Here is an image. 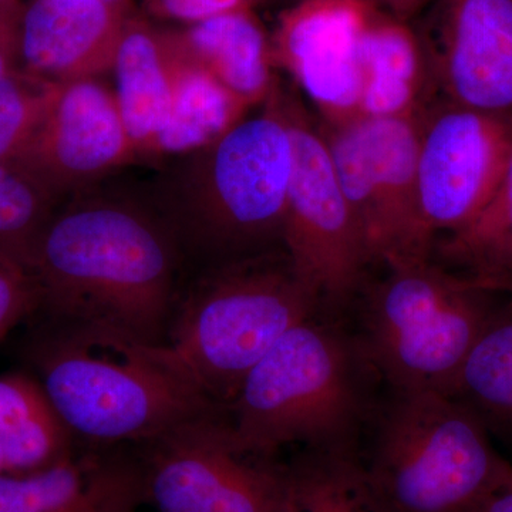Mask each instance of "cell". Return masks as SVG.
Listing matches in <instances>:
<instances>
[{"instance_id": "d4e9b609", "label": "cell", "mask_w": 512, "mask_h": 512, "mask_svg": "<svg viewBox=\"0 0 512 512\" xmlns=\"http://www.w3.org/2000/svg\"><path fill=\"white\" fill-rule=\"evenodd\" d=\"M318 119V117H316ZM320 133L338 177L340 188L362 232L370 264H382L384 234L382 211L377 197L375 177L367 153L360 119L325 123L318 119Z\"/></svg>"}, {"instance_id": "277c9868", "label": "cell", "mask_w": 512, "mask_h": 512, "mask_svg": "<svg viewBox=\"0 0 512 512\" xmlns=\"http://www.w3.org/2000/svg\"><path fill=\"white\" fill-rule=\"evenodd\" d=\"M320 305L284 248L207 266L178 296L161 345L212 406L227 410L256 363Z\"/></svg>"}, {"instance_id": "9c48e42d", "label": "cell", "mask_w": 512, "mask_h": 512, "mask_svg": "<svg viewBox=\"0 0 512 512\" xmlns=\"http://www.w3.org/2000/svg\"><path fill=\"white\" fill-rule=\"evenodd\" d=\"M293 143L284 248L320 303L340 306L359 288L369 255L350 211L318 119L281 84Z\"/></svg>"}, {"instance_id": "8992f818", "label": "cell", "mask_w": 512, "mask_h": 512, "mask_svg": "<svg viewBox=\"0 0 512 512\" xmlns=\"http://www.w3.org/2000/svg\"><path fill=\"white\" fill-rule=\"evenodd\" d=\"M366 464L392 512H476L510 480L483 420L437 392H393Z\"/></svg>"}, {"instance_id": "7402d4cb", "label": "cell", "mask_w": 512, "mask_h": 512, "mask_svg": "<svg viewBox=\"0 0 512 512\" xmlns=\"http://www.w3.org/2000/svg\"><path fill=\"white\" fill-rule=\"evenodd\" d=\"M284 512H392L355 450H308L285 467Z\"/></svg>"}, {"instance_id": "8d00e7d4", "label": "cell", "mask_w": 512, "mask_h": 512, "mask_svg": "<svg viewBox=\"0 0 512 512\" xmlns=\"http://www.w3.org/2000/svg\"><path fill=\"white\" fill-rule=\"evenodd\" d=\"M505 485H508V487H512V473H511L510 480H508V483Z\"/></svg>"}, {"instance_id": "603a6c76", "label": "cell", "mask_w": 512, "mask_h": 512, "mask_svg": "<svg viewBox=\"0 0 512 512\" xmlns=\"http://www.w3.org/2000/svg\"><path fill=\"white\" fill-rule=\"evenodd\" d=\"M440 258L470 281L512 279V157L493 197L468 224L444 235Z\"/></svg>"}, {"instance_id": "2e32d148", "label": "cell", "mask_w": 512, "mask_h": 512, "mask_svg": "<svg viewBox=\"0 0 512 512\" xmlns=\"http://www.w3.org/2000/svg\"><path fill=\"white\" fill-rule=\"evenodd\" d=\"M423 110L393 119H360L382 211L383 265L400 259L431 258L433 254L419 214Z\"/></svg>"}, {"instance_id": "ba28073f", "label": "cell", "mask_w": 512, "mask_h": 512, "mask_svg": "<svg viewBox=\"0 0 512 512\" xmlns=\"http://www.w3.org/2000/svg\"><path fill=\"white\" fill-rule=\"evenodd\" d=\"M141 447L144 494L158 512H284L285 467L239 447L224 410Z\"/></svg>"}, {"instance_id": "d6986e66", "label": "cell", "mask_w": 512, "mask_h": 512, "mask_svg": "<svg viewBox=\"0 0 512 512\" xmlns=\"http://www.w3.org/2000/svg\"><path fill=\"white\" fill-rule=\"evenodd\" d=\"M117 104L140 161L163 130L174 100V57L164 29L134 13L117 49L113 69Z\"/></svg>"}, {"instance_id": "7c38bea8", "label": "cell", "mask_w": 512, "mask_h": 512, "mask_svg": "<svg viewBox=\"0 0 512 512\" xmlns=\"http://www.w3.org/2000/svg\"><path fill=\"white\" fill-rule=\"evenodd\" d=\"M376 0H299L271 35L275 67L305 93L325 123L359 119L362 40Z\"/></svg>"}, {"instance_id": "8fae6325", "label": "cell", "mask_w": 512, "mask_h": 512, "mask_svg": "<svg viewBox=\"0 0 512 512\" xmlns=\"http://www.w3.org/2000/svg\"><path fill=\"white\" fill-rule=\"evenodd\" d=\"M416 29L440 99L512 120V0H431Z\"/></svg>"}, {"instance_id": "52a82bcc", "label": "cell", "mask_w": 512, "mask_h": 512, "mask_svg": "<svg viewBox=\"0 0 512 512\" xmlns=\"http://www.w3.org/2000/svg\"><path fill=\"white\" fill-rule=\"evenodd\" d=\"M363 312V352L392 392L451 396L461 366L494 318L491 292L470 288L431 258L384 265Z\"/></svg>"}, {"instance_id": "4dcf8cb0", "label": "cell", "mask_w": 512, "mask_h": 512, "mask_svg": "<svg viewBox=\"0 0 512 512\" xmlns=\"http://www.w3.org/2000/svg\"><path fill=\"white\" fill-rule=\"evenodd\" d=\"M376 2L396 18L410 22L420 15L421 10L426 9L431 0H376Z\"/></svg>"}, {"instance_id": "cb8c5ba5", "label": "cell", "mask_w": 512, "mask_h": 512, "mask_svg": "<svg viewBox=\"0 0 512 512\" xmlns=\"http://www.w3.org/2000/svg\"><path fill=\"white\" fill-rule=\"evenodd\" d=\"M451 397L512 426V309L495 313L468 353Z\"/></svg>"}, {"instance_id": "ac0fdd59", "label": "cell", "mask_w": 512, "mask_h": 512, "mask_svg": "<svg viewBox=\"0 0 512 512\" xmlns=\"http://www.w3.org/2000/svg\"><path fill=\"white\" fill-rule=\"evenodd\" d=\"M165 30L187 59L211 73L252 109H259L271 96L278 83L271 35L254 9Z\"/></svg>"}, {"instance_id": "44dd1931", "label": "cell", "mask_w": 512, "mask_h": 512, "mask_svg": "<svg viewBox=\"0 0 512 512\" xmlns=\"http://www.w3.org/2000/svg\"><path fill=\"white\" fill-rule=\"evenodd\" d=\"M73 444L36 377L0 376V456L5 474L23 476L55 466L72 456Z\"/></svg>"}, {"instance_id": "30bf717a", "label": "cell", "mask_w": 512, "mask_h": 512, "mask_svg": "<svg viewBox=\"0 0 512 512\" xmlns=\"http://www.w3.org/2000/svg\"><path fill=\"white\" fill-rule=\"evenodd\" d=\"M512 157V120L437 99L424 107L419 151V214L434 247L483 210Z\"/></svg>"}, {"instance_id": "4fadbf2b", "label": "cell", "mask_w": 512, "mask_h": 512, "mask_svg": "<svg viewBox=\"0 0 512 512\" xmlns=\"http://www.w3.org/2000/svg\"><path fill=\"white\" fill-rule=\"evenodd\" d=\"M140 161L114 90L100 79L60 84L45 121L15 164L57 201Z\"/></svg>"}, {"instance_id": "d590c367", "label": "cell", "mask_w": 512, "mask_h": 512, "mask_svg": "<svg viewBox=\"0 0 512 512\" xmlns=\"http://www.w3.org/2000/svg\"><path fill=\"white\" fill-rule=\"evenodd\" d=\"M286 2V6L292 5V3L299 2V0H284Z\"/></svg>"}, {"instance_id": "e0dca14e", "label": "cell", "mask_w": 512, "mask_h": 512, "mask_svg": "<svg viewBox=\"0 0 512 512\" xmlns=\"http://www.w3.org/2000/svg\"><path fill=\"white\" fill-rule=\"evenodd\" d=\"M362 69L359 119L413 116L436 97L416 29L382 6L363 35Z\"/></svg>"}, {"instance_id": "5bb4252c", "label": "cell", "mask_w": 512, "mask_h": 512, "mask_svg": "<svg viewBox=\"0 0 512 512\" xmlns=\"http://www.w3.org/2000/svg\"><path fill=\"white\" fill-rule=\"evenodd\" d=\"M133 5L30 0L23 12L20 69L63 84L111 72Z\"/></svg>"}, {"instance_id": "484cf974", "label": "cell", "mask_w": 512, "mask_h": 512, "mask_svg": "<svg viewBox=\"0 0 512 512\" xmlns=\"http://www.w3.org/2000/svg\"><path fill=\"white\" fill-rule=\"evenodd\" d=\"M57 202L18 164L0 163V254L29 266L36 239Z\"/></svg>"}, {"instance_id": "4316f807", "label": "cell", "mask_w": 512, "mask_h": 512, "mask_svg": "<svg viewBox=\"0 0 512 512\" xmlns=\"http://www.w3.org/2000/svg\"><path fill=\"white\" fill-rule=\"evenodd\" d=\"M59 87L22 69L0 77V163H15L26 150Z\"/></svg>"}, {"instance_id": "3957f363", "label": "cell", "mask_w": 512, "mask_h": 512, "mask_svg": "<svg viewBox=\"0 0 512 512\" xmlns=\"http://www.w3.org/2000/svg\"><path fill=\"white\" fill-rule=\"evenodd\" d=\"M30 357L74 441L92 447L148 443L192 417L220 410L161 343L97 323L52 319Z\"/></svg>"}, {"instance_id": "836d02e7", "label": "cell", "mask_w": 512, "mask_h": 512, "mask_svg": "<svg viewBox=\"0 0 512 512\" xmlns=\"http://www.w3.org/2000/svg\"><path fill=\"white\" fill-rule=\"evenodd\" d=\"M100 2L111 3V5H133V0H100Z\"/></svg>"}, {"instance_id": "83f0119b", "label": "cell", "mask_w": 512, "mask_h": 512, "mask_svg": "<svg viewBox=\"0 0 512 512\" xmlns=\"http://www.w3.org/2000/svg\"><path fill=\"white\" fill-rule=\"evenodd\" d=\"M39 306V291L29 266L0 254V340Z\"/></svg>"}, {"instance_id": "d6a6232c", "label": "cell", "mask_w": 512, "mask_h": 512, "mask_svg": "<svg viewBox=\"0 0 512 512\" xmlns=\"http://www.w3.org/2000/svg\"><path fill=\"white\" fill-rule=\"evenodd\" d=\"M468 284L485 292L512 293V279H507V281H470Z\"/></svg>"}, {"instance_id": "e575fe53", "label": "cell", "mask_w": 512, "mask_h": 512, "mask_svg": "<svg viewBox=\"0 0 512 512\" xmlns=\"http://www.w3.org/2000/svg\"><path fill=\"white\" fill-rule=\"evenodd\" d=\"M0 474H5V468H3L2 456H0Z\"/></svg>"}, {"instance_id": "ffe728a7", "label": "cell", "mask_w": 512, "mask_h": 512, "mask_svg": "<svg viewBox=\"0 0 512 512\" xmlns=\"http://www.w3.org/2000/svg\"><path fill=\"white\" fill-rule=\"evenodd\" d=\"M174 57V100L170 117L148 150L146 161L163 165L194 153L224 137L251 114L248 103L173 45L164 29Z\"/></svg>"}, {"instance_id": "6da1fadb", "label": "cell", "mask_w": 512, "mask_h": 512, "mask_svg": "<svg viewBox=\"0 0 512 512\" xmlns=\"http://www.w3.org/2000/svg\"><path fill=\"white\" fill-rule=\"evenodd\" d=\"M187 265L146 190L92 185L57 202L29 269L53 320L97 323L164 343Z\"/></svg>"}, {"instance_id": "9a60e30c", "label": "cell", "mask_w": 512, "mask_h": 512, "mask_svg": "<svg viewBox=\"0 0 512 512\" xmlns=\"http://www.w3.org/2000/svg\"><path fill=\"white\" fill-rule=\"evenodd\" d=\"M140 468L101 454H72L36 473L0 474V512H134Z\"/></svg>"}, {"instance_id": "f1b7e54d", "label": "cell", "mask_w": 512, "mask_h": 512, "mask_svg": "<svg viewBox=\"0 0 512 512\" xmlns=\"http://www.w3.org/2000/svg\"><path fill=\"white\" fill-rule=\"evenodd\" d=\"M255 3L256 0H141L146 15L184 26L237 10L254 9Z\"/></svg>"}, {"instance_id": "f546056e", "label": "cell", "mask_w": 512, "mask_h": 512, "mask_svg": "<svg viewBox=\"0 0 512 512\" xmlns=\"http://www.w3.org/2000/svg\"><path fill=\"white\" fill-rule=\"evenodd\" d=\"M23 0H0V77L20 69Z\"/></svg>"}, {"instance_id": "7a4b0ae2", "label": "cell", "mask_w": 512, "mask_h": 512, "mask_svg": "<svg viewBox=\"0 0 512 512\" xmlns=\"http://www.w3.org/2000/svg\"><path fill=\"white\" fill-rule=\"evenodd\" d=\"M292 168L278 82L258 113L210 146L164 163L147 191L187 264L201 269L284 248Z\"/></svg>"}, {"instance_id": "1f68e13d", "label": "cell", "mask_w": 512, "mask_h": 512, "mask_svg": "<svg viewBox=\"0 0 512 512\" xmlns=\"http://www.w3.org/2000/svg\"><path fill=\"white\" fill-rule=\"evenodd\" d=\"M476 512H512V487L504 485L500 490L491 494Z\"/></svg>"}, {"instance_id": "5b68a950", "label": "cell", "mask_w": 512, "mask_h": 512, "mask_svg": "<svg viewBox=\"0 0 512 512\" xmlns=\"http://www.w3.org/2000/svg\"><path fill=\"white\" fill-rule=\"evenodd\" d=\"M370 372L359 340L312 316L256 363L225 416L239 447L262 456L293 444L355 450L372 410Z\"/></svg>"}]
</instances>
